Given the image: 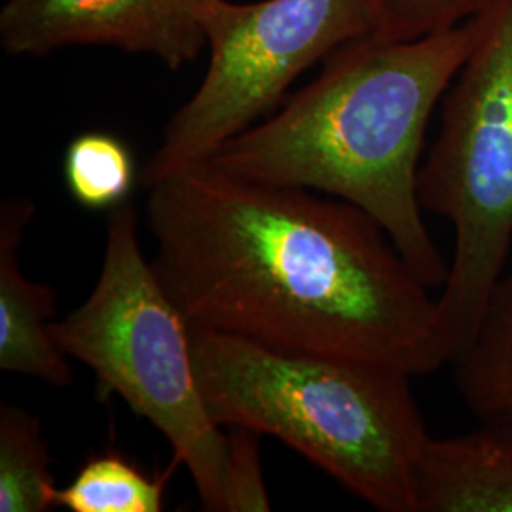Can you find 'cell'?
<instances>
[{
    "mask_svg": "<svg viewBox=\"0 0 512 512\" xmlns=\"http://www.w3.org/2000/svg\"><path fill=\"white\" fill-rule=\"evenodd\" d=\"M475 37L469 18L418 40H353L330 54L321 74L283 109L230 139L209 164L365 209L416 274L442 289L450 264L423 220L421 148Z\"/></svg>",
    "mask_w": 512,
    "mask_h": 512,
    "instance_id": "cell-2",
    "label": "cell"
},
{
    "mask_svg": "<svg viewBox=\"0 0 512 512\" xmlns=\"http://www.w3.org/2000/svg\"><path fill=\"white\" fill-rule=\"evenodd\" d=\"M228 478L226 512L272 511L264 471L260 463L258 433L245 427H228Z\"/></svg>",
    "mask_w": 512,
    "mask_h": 512,
    "instance_id": "cell-15",
    "label": "cell"
},
{
    "mask_svg": "<svg viewBox=\"0 0 512 512\" xmlns=\"http://www.w3.org/2000/svg\"><path fill=\"white\" fill-rule=\"evenodd\" d=\"M452 365L463 401L480 420L512 418V275L495 285Z\"/></svg>",
    "mask_w": 512,
    "mask_h": 512,
    "instance_id": "cell-10",
    "label": "cell"
},
{
    "mask_svg": "<svg viewBox=\"0 0 512 512\" xmlns=\"http://www.w3.org/2000/svg\"><path fill=\"white\" fill-rule=\"evenodd\" d=\"M35 211V203L25 198L0 203V370L67 387L73 384V368L52 334L57 293L31 281L19 266Z\"/></svg>",
    "mask_w": 512,
    "mask_h": 512,
    "instance_id": "cell-8",
    "label": "cell"
},
{
    "mask_svg": "<svg viewBox=\"0 0 512 512\" xmlns=\"http://www.w3.org/2000/svg\"><path fill=\"white\" fill-rule=\"evenodd\" d=\"M48 440L37 414L0 404V511L46 512L55 505Z\"/></svg>",
    "mask_w": 512,
    "mask_h": 512,
    "instance_id": "cell-11",
    "label": "cell"
},
{
    "mask_svg": "<svg viewBox=\"0 0 512 512\" xmlns=\"http://www.w3.org/2000/svg\"><path fill=\"white\" fill-rule=\"evenodd\" d=\"M169 471L147 475L135 461L109 450L88 459L57 488L55 505L71 512H162Z\"/></svg>",
    "mask_w": 512,
    "mask_h": 512,
    "instance_id": "cell-12",
    "label": "cell"
},
{
    "mask_svg": "<svg viewBox=\"0 0 512 512\" xmlns=\"http://www.w3.org/2000/svg\"><path fill=\"white\" fill-rule=\"evenodd\" d=\"M209 69L173 114L141 183L152 186L220 147L270 114L294 80L376 27V0H215L198 12Z\"/></svg>",
    "mask_w": 512,
    "mask_h": 512,
    "instance_id": "cell-6",
    "label": "cell"
},
{
    "mask_svg": "<svg viewBox=\"0 0 512 512\" xmlns=\"http://www.w3.org/2000/svg\"><path fill=\"white\" fill-rule=\"evenodd\" d=\"M211 2H215V0H177V4H179V8H181L184 18L188 19V21H190L192 25H196V27H200V23H198V12L202 10L203 6L211 4ZM200 29H202V27H200Z\"/></svg>",
    "mask_w": 512,
    "mask_h": 512,
    "instance_id": "cell-16",
    "label": "cell"
},
{
    "mask_svg": "<svg viewBox=\"0 0 512 512\" xmlns=\"http://www.w3.org/2000/svg\"><path fill=\"white\" fill-rule=\"evenodd\" d=\"M0 44L6 54L35 57L67 46H114L156 55L175 71L200 55L205 38L177 0H6Z\"/></svg>",
    "mask_w": 512,
    "mask_h": 512,
    "instance_id": "cell-7",
    "label": "cell"
},
{
    "mask_svg": "<svg viewBox=\"0 0 512 512\" xmlns=\"http://www.w3.org/2000/svg\"><path fill=\"white\" fill-rule=\"evenodd\" d=\"M429 437L416 475L418 512H512V418Z\"/></svg>",
    "mask_w": 512,
    "mask_h": 512,
    "instance_id": "cell-9",
    "label": "cell"
},
{
    "mask_svg": "<svg viewBox=\"0 0 512 512\" xmlns=\"http://www.w3.org/2000/svg\"><path fill=\"white\" fill-rule=\"evenodd\" d=\"M482 0H376L372 37L404 42L454 29L475 16Z\"/></svg>",
    "mask_w": 512,
    "mask_h": 512,
    "instance_id": "cell-14",
    "label": "cell"
},
{
    "mask_svg": "<svg viewBox=\"0 0 512 512\" xmlns=\"http://www.w3.org/2000/svg\"><path fill=\"white\" fill-rule=\"evenodd\" d=\"M65 184L74 202L103 211L129 202L137 181L128 145L105 131H88L71 141L63 162Z\"/></svg>",
    "mask_w": 512,
    "mask_h": 512,
    "instance_id": "cell-13",
    "label": "cell"
},
{
    "mask_svg": "<svg viewBox=\"0 0 512 512\" xmlns=\"http://www.w3.org/2000/svg\"><path fill=\"white\" fill-rule=\"evenodd\" d=\"M131 202L114 207L99 279L90 296L54 321L55 344L95 374L97 397H120L150 421L192 476L203 507L226 512L228 433L205 404L190 325L139 243Z\"/></svg>",
    "mask_w": 512,
    "mask_h": 512,
    "instance_id": "cell-4",
    "label": "cell"
},
{
    "mask_svg": "<svg viewBox=\"0 0 512 512\" xmlns=\"http://www.w3.org/2000/svg\"><path fill=\"white\" fill-rule=\"evenodd\" d=\"M190 338L203 399L222 427L285 442L378 511L418 512L429 433L412 376L198 327Z\"/></svg>",
    "mask_w": 512,
    "mask_h": 512,
    "instance_id": "cell-3",
    "label": "cell"
},
{
    "mask_svg": "<svg viewBox=\"0 0 512 512\" xmlns=\"http://www.w3.org/2000/svg\"><path fill=\"white\" fill-rule=\"evenodd\" d=\"M147 220L190 327L412 378L450 363L439 296L353 203L203 162L148 186Z\"/></svg>",
    "mask_w": 512,
    "mask_h": 512,
    "instance_id": "cell-1",
    "label": "cell"
},
{
    "mask_svg": "<svg viewBox=\"0 0 512 512\" xmlns=\"http://www.w3.org/2000/svg\"><path fill=\"white\" fill-rule=\"evenodd\" d=\"M475 44L444 95L420 167L421 207L454 226L439 294L450 363L476 329L512 249V0H482Z\"/></svg>",
    "mask_w": 512,
    "mask_h": 512,
    "instance_id": "cell-5",
    "label": "cell"
}]
</instances>
